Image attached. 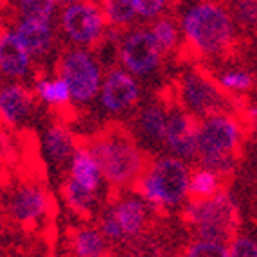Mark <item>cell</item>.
<instances>
[{
  "label": "cell",
  "instance_id": "9a60e30c",
  "mask_svg": "<svg viewBox=\"0 0 257 257\" xmlns=\"http://www.w3.org/2000/svg\"><path fill=\"white\" fill-rule=\"evenodd\" d=\"M36 95L24 83L9 81L0 88V117L6 126L24 124L35 111Z\"/></svg>",
  "mask_w": 257,
  "mask_h": 257
},
{
  "label": "cell",
  "instance_id": "7a4b0ae2",
  "mask_svg": "<svg viewBox=\"0 0 257 257\" xmlns=\"http://www.w3.org/2000/svg\"><path fill=\"white\" fill-rule=\"evenodd\" d=\"M191 173L193 169L184 160L171 155L159 157L148 164V169L139 178L133 191L155 212L184 207L191 200Z\"/></svg>",
  "mask_w": 257,
  "mask_h": 257
},
{
  "label": "cell",
  "instance_id": "f1b7e54d",
  "mask_svg": "<svg viewBox=\"0 0 257 257\" xmlns=\"http://www.w3.org/2000/svg\"><path fill=\"white\" fill-rule=\"evenodd\" d=\"M237 26L257 27V0H237L228 4Z\"/></svg>",
  "mask_w": 257,
  "mask_h": 257
},
{
  "label": "cell",
  "instance_id": "4dcf8cb0",
  "mask_svg": "<svg viewBox=\"0 0 257 257\" xmlns=\"http://www.w3.org/2000/svg\"><path fill=\"white\" fill-rule=\"evenodd\" d=\"M198 166L205 167L214 171L216 175H219L221 178H227L232 173L236 171L237 167V157L236 155H225V157H210V159H200Z\"/></svg>",
  "mask_w": 257,
  "mask_h": 257
},
{
  "label": "cell",
  "instance_id": "277c9868",
  "mask_svg": "<svg viewBox=\"0 0 257 257\" xmlns=\"http://www.w3.org/2000/svg\"><path fill=\"white\" fill-rule=\"evenodd\" d=\"M182 216L194 228L196 239L228 244L239 234V203L227 189L209 200H189Z\"/></svg>",
  "mask_w": 257,
  "mask_h": 257
},
{
  "label": "cell",
  "instance_id": "5b68a950",
  "mask_svg": "<svg viewBox=\"0 0 257 257\" xmlns=\"http://www.w3.org/2000/svg\"><path fill=\"white\" fill-rule=\"evenodd\" d=\"M150 212L148 203L133 191L120 194L101 210L97 227L110 243H122L124 239H135L144 234Z\"/></svg>",
  "mask_w": 257,
  "mask_h": 257
},
{
  "label": "cell",
  "instance_id": "e0dca14e",
  "mask_svg": "<svg viewBox=\"0 0 257 257\" xmlns=\"http://www.w3.org/2000/svg\"><path fill=\"white\" fill-rule=\"evenodd\" d=\"M67 178L76 182L79 187H83L88 193L99 196L104 187V176L101 167H99L97 159L92 153V148L88 144H79L76 153L72 155L69 166H67Z\"/></svg>",
  "mask_w": 257,
  "mask_h": 257
},
{
  "label": "cell",
  "instance_id": "52a82bcc",
  "mask_svg": "<svg viewBox=\"0 0 257 257\" xmlns=\"http://www.w3.org/2000/svg\"><path fill=\"white\" fill-rule=\"evenodd\" d=\"M58 27L72 47L92 49L103 42L108 29L103 8L95 2H63L58 15Z\"/></svg>",
  "mask_w": 257,
  "mask_h": 257
},
{
  "label": "cell",
  "instance_id": "f546056e",
  "mask_svg": "<svg viewBox=\"0 0 257 257\" xmlns=\"http://www.w3.org/2000/svg\"><path fill=\"white\" fill-rule=\"evenodd\" d=\"M133 4H135L139 20L153 24L155 20L166 17L169 2L167 0H133Z\"/></svg>",
  "mask_w": 257,
  "mask_h": 257
},
{
  "label": "cell",
  "instance_id": "7c38bea8",
  "mask_svg": "<svg viewBox=\"0 0 257 257\" xmlns=\"http://www.w3.org/2000/svg\"><path fill=\"white\" fill-rule=\"evenodd\" d=\"M164 148L171 157L187 164L200 159V120L184 108L169 110Z\"/></svg>",
  "mask_w": 257,
  "mask_h": 257
},
{
  "label": "cell",
  "instance_id": "cb8c5ba5",
  "mask_svg": "<svg viewBox=\"0 0 257 257\" xmlns=\"http://www.w3.org/2000/svg\"><path fill=\"white\" fill-rule=\"evenodd\" d=\"M150 31L153 35L155 42L160 47L162 54L173 52L178 49V45L182 43L184 36H182L180 22L175 20L171 17H162L159 20H155L153 24H150Z\"/></svg>",
  "mask_w": 257,
  "mask_h": 257
},
{
  "label": "cell",
  "instance_id": "ba28073f",
  "mask_svg": "<svg viewBox=\"0 0 257 257\" xmlns=\"http://www.w3.org/2000/svg\"><path fill=\"white\" fill-rule=\"evenodd\" d=\"M178 92L182 108L198 120L216 113H232V99L219 88L216 79L203 74L202 70L191 69L184 72L178 83Z\"/></svg>",
  "mask_w": 257,
  "mask_h": 257
},
{
  "label": "cell",
  "instance_id": "d4e9b609",
  "mask_svg": "<svg viewBox=\"0 0 257 257\" xmlns=\"http://www.w3.org/2000/svg\"><path fill=\"white\" fill-rule=\"evenodd\" d=\"M101 8H103L108 27H115V29L122 31L139 20L133 0H104L101 2Z\"/></svg>",
  "mask_w": 257,
  "mask_h": 257
},
{
  "label": "cell",
  "instance_id": "1f68e13d",
  "mask_svg": "<svg viewBox=\"0 0 257 257\" xmlns=\"http://www.w3.org/2000/svg\"><path fill=\"white\" fill-rule=\"evenodd\" d=\"M230 257H257V239L250 234H237L228 243Z\"/></svg>",
  "mask_w": 257,
  "mask_h": 257
},
{
  "label": "cell",
  "instance_id": "8992f818",
  "mask_svg": "<svg viewBox=\"0 0 257 257\" xmlns=\"http://www.w3.org/2000/svg\"><path fill=\"white\" fill-rule=\"evenodd\" d=\"M58 76L69 85L72 103L86 104L99 97L104 74L90 49L70 47L58 61Z\"/></svg>",
  "mask_w": 257,
  "mask_h": 257
},
{
  "label": "cell",
  "instance_id": "9c48e42d",
  "mask_svg": "<svg viewBox=\"0 0 257 257\" xmlns=\"http://www.w3.org/2000/svg\"><path fill=\"white\" fill-rule=\"evenodd\" d=\"M162 51L155 42L150 27H132L124 31L117 51L120 69H124L137 79L157 72L162 63Z\"/></svg>",
  "mask_w": 257,
  "mask_h": 257
},
{
  "label": "cell",
  "instance_id": "ffe728a7",
  "mask_svg": "<svg viewBox=\"0 0 257 257\" xmlns=\"http://www.w3.org/2000/svg\"><path fill=\"white\" fill-rule=\"evenodd\" d=\"M33 92L40 103L49 108H63L72 103L69 85L60 76H36L33 81Z\"/></svg>",
  "mask_w": 257,
  "mask_h": 257
},
{
  "label": "cell",
  "instance_id": "d6986e66",
  "mask_svg": "<svg viewBox=\"0 0 257 257\" xmlns=\"http://www.w3.org/2000/svg\"><path fill=\"white\" fill-rule=\"evenodd\" d=\"M167 122H169V110L157 101L142 104L135 115V128L139 135L146 142L157 144V146H164Z\"/></svg>",
  "mask_w": 257,
  "mask_h": 257
},
{
  "label": "cell",
  "instance_id": "6da1fadb",
  "mask_svg": "<svg viewBox=\"0 0 257 257\" xmlns=\"http://www.w3.org/2000/svg\"><path fill=\"white\" fill-rule=\"evenodd\" d=\"M180 29L187 47L198 56H219L236 40L237 24L228 6L218 2H194L182 9Z\"/></svg>",
  "mask_w": 257,
  "mask_h": 257
},
{
  "label": "cell",
  "instance_id": "2e32d148",
  "mask_svg": "<svg viewBox=\"0 0 257 257\" xmlns=\"http://www.w3.org/2000/svg\"><path fill=\"white\" fill-rule=\"evenodd\" d=\"M35 58L27 52L11 29H4L0 35V72L6 79L22 83L29 77Z\"/></svg>",
  "mask_w": 257,
  "mask_h": 257
},
{
  "label": "cell",
  "instance_id": "4fadbf2b",
  "mask_svg": "<svg viewBox=\"0 0 257 257\" xmlns=\"http://www.w3.org/2000/svg\"><path fill=\"white\" fill-rule=\"evenodd\" d=\"M99 104L108 113H122L141 99V85L135 76L124 69H110L104 74L103 86L99 92Z\"/></svg>",
  "mask_w": 257,
  "mask_h": 257
},
{
  "label": "cell",
  "instance_id": "7402d4cb",
  "mask_svg": "<svg viewBox=\"0 0 257 257\" xmlns=\"http://www.w3.org/2000/svg\"><path fill=\"white\" fill-rule=\"evenodd\" d=\"M223 191V178L214 171L196 166L191 173V184H189V196L191 200H209L218 196Z\"/></svg>",
  "mask_w": 257,
  "mask_h": 257
},
{
  "label": "cell",
  "instance_id": "30bf717a",
  "mask_svg": "<svg viewBox=\"0 0 257 257\" xmlns=\"http://www.w3.org/2000/svg\"><path fill=\"white\" fill-rule=\"evenodd\" d=\"M52 200L47 189L35 182H22L11 187L6 200L9 219L22 228H36L47 221Z\"/></svg>",
  "mask_w": 257,
  "mask_h": 257
},
{
  "label": "cell",
  "instance_id": "603a6c76",
  "mask_svg": "<svg viewBox=\"0 0 257 257\" xmlns=\"http://www.w3.org/2000/svg\"><path fill=\"white\" fill-rule=\"evenodd\" d=\"M61 196H63V202L69 207V210H72L77 216L92 214L99 203V196L85 191L70 178H65L63 187H61Z\"/></svg>",
  "mask_w": 257,
  "mask_h": 257
},
{
  "label": "cell",
  "instance_id": "44dd1931",
  "mask_svg": "<svg viewBox=\"0 0 257 257\" xmlns=\"http://www.w3.org/2000/svg\"><path fill=\"white\" fill-rule=\"evenodd\" d=\"M108 243L99 227H81L70 237L74 257H108Z\"/></svg>",
  "mask_w": 257,
  "mask_h": 257
},
{
  "label": "cell",
  "instance_id": "4316f807",
  "mask_svg": "<svg viewBox=\"0 0 257 257\" xmlns=\"http://www.w3.org/2000/svg\"><path fill=\"white\" fill-rule=\"evenodd\" d=\"M216 83L219 85L225 94H243L250 90L253 85V77L248 70L239 69V67H228L223 69L216 77Z\"/></svg>",
  "mask_w": 257,
  "mask_h": 257
},
{
  "label": "cell",
  "instance_id": "83f0119b",
  "mask_svg": "<svg viewBox=\"0 0 257 257\" xmlns=\"http://www.w3.org/2000/svg\"><path fill=\"white\" fill-rule=\"evenodd\" d=\"M184 257H230V255H228V244L225 243L193 239L185 246Z\"/></svg>",
  "mask_w": 257,
  "mask_h": 257
},
{
  "label": "cell",
  "instance_id": "5bb4252c",
  "mask_svg": "<svg viewBox=\"0 0 257 257\" xmlns=\"http://www.w3.org/2000/svg\"><path fill=\"white\" fill-rule=\"evenodd\" d=\"M13 31L22 45L27 49L35 60L47 56L54 47L56 40V20L47 18H26L15 17L13 26L9 27Z\"/></svg>",
  "mask_w": 257,
  "mask_h": 257
},
{
  "label": "cell",
  "instance_id": "ac0fdd59",
  "mask_svg": "<svg viewBox=\"0 0 257 257\" xmlns=\"http://www.w3.org/2000/svg\"><path fill=\"white\" fill-rule=\"evenodd\" d=\"M77 144L74 133L63 124H49L40 135V148L43 159L51 166H69L72 155L76 153Z\"/></svg>",
  "mask_w": 257,
  "mask_h": 257
},
{
  "label": "cell",
  "instance_id": "484cf974",
  "mask_svg": "<svg viewBox=\"0 0 257 257\" xmlns=\"http://www.w3.org/2000/svg\"><path fill=\"white\" fill-rule=\"evenodd\" d=\"M11 8L15 11V17L56 20L60 15L61 2H54V0H17L11 4Z\"/></svg>",
  "mask_w": 257,
  "mask_h": 257
},
{
  "label": "cell",
  "instance_id": "8fae6325",
  "mask_svg": "<svg viewBox=\"0 0 257 257\" xmlns=\"http://www.w3.org/2000/svg\"><path fill=\"white\" fill-rule=\"evenodd\" d=\"M241 142L243 124L234 113H216L200 120V159L236 155Z\"/></svg>",
  "mask_w": 257,
  "mask_h": 257
},
{
  "label": "cell",
  "instance_id": "d6a6232c",
  "mask_svg": "<svg viewBox=\"0 0 257 257\" xmlns=\"http://www.w3.org/2000/svg\"><path fill=\"white\" fill-rule=\"evenodd\" d=\"M246 119H248V122L253 126V128L257 130V103H253V104H250L248 108H246Z\"/></svg>",
  "mask_w": 257,
  "mask_h": 257
},
{
  "label": "cell",
  "instance_id": "3957f363",
  "mask_svg": "<svg viewBox=\"0 0 257 257\" xmlns=\"http://www.w3.org/2000/svg\"><path fill=\"white\" fill-rule=\"evenodd\" d=\"M88 146L97 159L104 182L115 189L135 187L150 164L141 146L122 130L99 135Z\"/></svg>",
  "mask_w": 257,
  "mask_h": 257
}]
</instances>
